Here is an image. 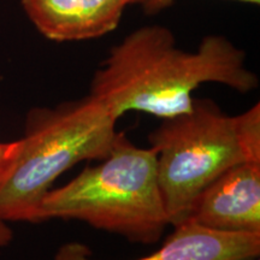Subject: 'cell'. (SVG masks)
<instances>
[{
    "mask_svg": "<svg viewBox=\"0 0 260 260\" xmlns=\"http://www.w3.org/2000/svg\"><path fill=\"white\" fill-rule=\"evenodd\" d=\"M219 83L236 92L258 88V76L247 68L246 53L223 35H207L197 51L176 46L170 29L140 27L110 48L93 74L89 95L116 118L129 111L158 118L193 107V92L203 83Z\"/></svg>",
    "mask_w": 260,
    "mask_h": 260,
    "instance_id": "cell-1",
    "label": "cell"
},
{
    "mask_svg": "<svg viewBox=\"0 0 260 260\" xmlns=\"http://www.w3.org/2000/svg\"><path fill=\"white\" fill-rule=\"evenodd\" d=\"M52 218L82 220L133 243L158 242L169 218L159 187L155 149L138 147L124 133H118L100 164L86 168L42 198L38 223Z\"/></svg>",
    "mask_w": 260,
    "mask_h": 260,
    "instance_id": "cell-2",
    "label": "cell"
},
{
    "mask_svg": "<svg viewBox=\"0 0 260 260\" xmlns=\"http://www.w3.org/2000/svg\"><path fill=\"white\" fill-rule=\"evenodd\" d=\"M169 224L188 219L211 182L240 162L260 161V105L225 115L211 99L194 98L190 111L161 119L148 135Z\"/></svg>",
    "mask_w": 260,
    "mask_h": 260,
    "instance_id": "cell-3",
    "label": "cell"
},
{
    "mask_svg": "<svg viewBox=\"0 0 260 260\" xmlns=\"http://www.w3.org/2000/svg\"><path fill=\"white\" fill-rule=\"evenodd\" d=\"M116 118L88 95L29 111L22 149L11 174L0 183V218L38 223L42 198L53 182L81 161L102 160L118 132Z\"/></svg>",
    "mask_w": 260,
    "mask_h": 260,
    "instance_id": "cell-4",
    "label": "cell"
},
{
    "mask_svg": "<svg viewBox=\"0 0 260 260\" xmlns=\"http://www.w3.org/2000/svg\"><path fill=\"white\" fill-rule=\"evenodd\" d=\"M188 219L225 233L260 234V161L228 169L201 191Z\"/></svg>",
    "mask_w": 260,
    "mask_h": 260,
    "instance_id": "cell-5",
    "label": "cell"
},
{
    "mask_svg": "<svg viewBox=\"0 0 260 260\" xmlns=\"http://www.w3.org/2000/svg\"><path fill=\"white\" fill-rule=\"evenodd\" d=\"M260 254V234L225 233L187 219L174 226L160 248L135 260H253ZM54 260H94L81 242L64 243Z\"/></svg>",
    "mask_w": 260,
    "mask_h": 260,
    "instance_id": "cell-6",
    "label": "cell"
},
{
    "mask_svg": "<svg viewBox=\"0 0 260 260\" xmlns=\"http://www.w3.org/2000/svg\"><path fill=\"white\" fill-rule=\"evenodd\" d=\"M38 31L51 41H84L102 38L121 23L123 0H21Z\"/></svg>",
    "mask_w": 260,
    "mask_h": 260,
    "instance_id": "cell-7",
    "label": "cell"
},
{
    "mask_svg": "<svg viewBox=\"0 0 260 260\" xmlns=\"http://www.w3.org/2000/svg\"><path fill=\"white\" fill-rule=\"evenodd\" d=\"M22 149V140L14 142H0V183L4 182L19 157Z\"/></svg>",
    "mask_w": 260,
    "mask_h": 260,
    "instance_id": "cell-8",
    "label": "cell"
},
{
    "mask_svg": "<svg viewBox=\"0 0 260 260\" xmlns=\"http://www.w3.org/2000/svg\"><path fill=\"white\" fill-rule=\"evenodd\" d=\"M176 0H144L141 6L144 9V11L148 15H154L158 12H161L162 10L168 9L169 6H171ZM234 2H241L247 3V4H253V5H259L260 0H234Z\"/></svg>",
    "mask_w": 260,
    "mask_h": 260,
    "instance_id": "cell-9",
    "label": "cell"
},
{
    "mask_svg": "<svg viewBox=\"0 0 260 260\" xmlns=\"http://www.w3.org/2000/svg\"><path fill=\"white\" fill-rule=\"evenodd\" d=\"M14 233H12L11 228L6 224V220L0 218V247L8 246L12 241Z\"/></svg>",
    "mask_w": 260,
    "mask_h": 260,
    "instance_id": "cell-10",
    "label": "cell"
},
{
    "mask_svg": "<svg viewBox=\"0 0 260 260\" xmlns=\"http://www.w3.org/2000/svg\"><path fill=\"white\" fill-rule=\"evenodd\" d=\"M123 2H124V4L126 6H128V5H136V4L141 5L142 3H144V0H123Z\"/></svg>",
    "mask_w": 260,
    "mask_h": 260,
    "instance_id": "cell-11",
    "label": "cell"
},
{
    "mask_svg": "<svg viewBox=\"0 0 260 260\" xmlns=\"http://www.w3.org/2000/svg\"><path fill=\"white\" fill-rule=\"evenodd\" d=\"M253 260H259V258H256V259H253Z\"/></svg>",
    "mask_w": 260,
    "mask_h": 260,
    "instance_id": "cell-12",
    "label": "cell"
}]
</instances>
